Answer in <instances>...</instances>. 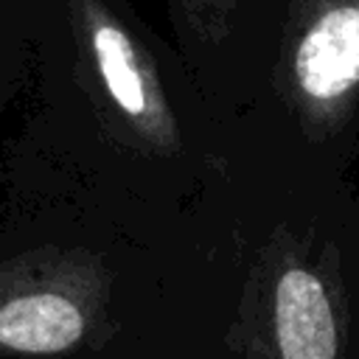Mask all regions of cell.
<instances>
[{
  "label": "cell",
  "instance_id": "6da1fadb",
  "mask_svg": "<svg viewBox=\"0 0 359 359\" xmlns=\"http://www.w3.org/2000/svg\"><path fill=\"white\" fill-rule=\"evenodd\" d=\"M348 294L334 244L278 227L264 244L236 311L244 359H342Z\"/></svg>",
  "mask_w": 359,
  "mask_h": 359
},
{
  "label": "cell",
  "instance_id": "7a4b0ae2",
  "mask_svg": "<svg viewBox=\"0 0 359 359\" xmlns=\"http://www.w3.org/2000/svg\"><path fill=\"white\" fill-rule=\"evenodd\" d=\"M109 292L107 264L87 250L39 247L0 261V359L90 345L107 323Z\"/></svg>",
  "mask_w": 359,
  "mask_h": 359
},
{
  "label": "cell",
  "instance_id": "3957f363",
  "mask_svg": "<svg viewBox=\"0 0 359 359\" xmlns=\"http://www.w3.org/2000/svg\"><path fill=\"white\" fill-rule=\"evenodd\" d=\"M272 79L309 140L339 135L359 109V0H286Z\"/></svg>",
  "mask_w": 359,
  "mask_h": 359
},
{
  "label": "cell",
  "instance_id": "277c9868",
  "mask_svg": "<svg viewBox=\"0 0 359 359\" xmlns=\"http://www.w3.org/2000/svg\"><path fill=\"white\" fill-rule=\"evenodd\" d=\"M188 45L219 48L236 34L247 0H168ZM286 3V0H280Z\"/></svg>",
  "mask_w": 359,
  "mask_h": 359
}]
</instances>
